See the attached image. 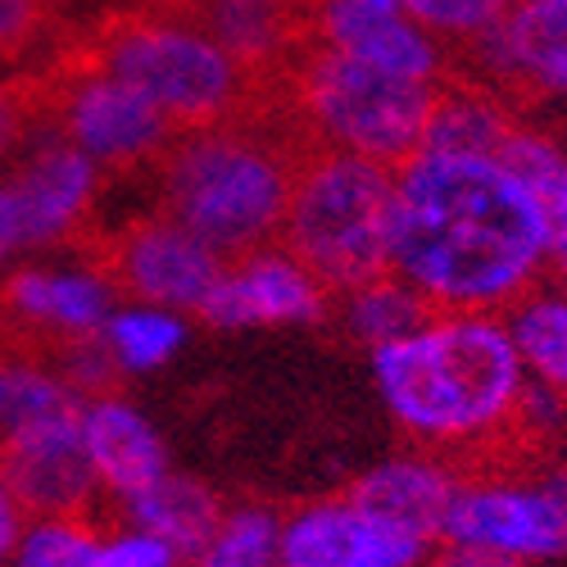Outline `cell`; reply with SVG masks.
<instances>
[{
  "label": "cell",
  "instance_id": "18",
  "mask_svg": "<svg viewBox=\"0 0 567 567\" xmlns=\"http://www.w3.org/2000/svg\"><path fill=\"white\" fill-rule=\"evenodd\" d=\"M78 422H82V445H86L91 472H96V486L110 491L114 499L146 491L168 472L159 432L123 395L114 391L86 395L78 409Z\"/></svg>",
  "mask_w": 567,
  "mask_h": 567
},
{
  "label": "cell",
  "instance_id": "8",
  "mask_svg": "<svg viewBox=\"0 0 567 567\" xmlns=\"http://www.w3.org/2000/svg\"><path fill=\"white\" fill-rule=\"evenodd\" d=\"M60 136L78 146L96 168H136L146 159H159L168 141L182 132L151 96L91 60H78L64 78L45 91Z\"/></svg>",
  "mask_w": 567,
  "mask_h": 567
},
{
  "label": "cell",
  "instance_id": "23",
  "mask_svg": "<svg viewBox=\"0 0 567 567\" xmlns=\"http://www.w3.org/2000/svg\"><path fill=\"white\" fill-rule=\"evenodd\" d=\"M101 341L118 372H155L186 346V322L159 305H132L105 318Z\"/></svg>",
  "mask_w": 567,
  "mask_h": 567
},
{
  "label": "cell",
  "instance_id": "20",
  "mask_svg": "<svg viewBox=\"0 0 567 567\" xmlns=\"http://www.w3.org/2000/svg\"><path fill=\"white\" fill-rule=\"evenodd\" d=\"M123 513H127L132 527L168 540L182 563H192L209 545V536L218 532V523H223V504L214 499V491L200 486V482H192V477H177L173 467L164 472L159 482H151L146 491L127 495L123 499Z\"/></svg>",
  "mask_w": 567,
  "mask_h": 567
},
{
  "label": "cell",
  "instance_id": "3",
  "mask_svg": "<svg viewBox=\"0 0 567 567\" xmlns=\"http://www.w3.org/2000/svg\"><path fill=\"white\" fill-rule=\"evenodd\" d=\"M309 146L287 101L182 127L159 155L164 214L223 259L259 250L281 231Z\"/></svg>",
  "mask_w": 567,
  "mask_h": 567
},
{
  "label": "cell",
  "instance_id": "14",
  "mask_svg": "<svg viewBox=\"0 0 567 567\" xmlns=\"http://www.w3.org/2000/svg\"><path fill=\"white\" fill-rule=\"evenodd\" d=\"M173 10L196 19L268 86H281L313 37V0H173Z\"/></svg>",
  "mask_w": 567,
  "mask_h": 567
},
{
  "label": "cell",
  "instance_id": "30",
  "mask_svg": "<svg viewBox=\"0 0 567 567\" xmlns=\"http://www.w3.org/2000/svg\"><path fill=\"white\" fill-rule=\"evenodd\" d=\"M51 23V0H0V55H23Z\"/></svg>",
  "mask_w": 567,
  "mask_h": 567
},
{
  "label": "cell",
  "instance_id": "9",
  "mask_svg": "<svg viewBox=\"0 0 567 567\" xmlns=\"http://www.w3.org/2000/svg\"><path fill=\"white\" fill-rule=\"evenodd\" d=\"M223 264V255H214L200 236H192L168 214L136 218L96 246V268L118 296L173 313H200Z\"/></svg>",
  "mask_w": 567,
  "mask_h": 567
},
{
  "label": "cell",
  "instance_id": "37",
  "mask_svg": "<svg viewBox=\"0 0 567 567\" xmlns=\"http://www.w3.org/2000/svg\"><path fill=\"white\" fill-rule=\"evenodd\" d=\"M363 6H395V0H363Z\"/></svg>",
  "mask_w": 567,
  "mask_h": 567
},
{
  "label": "cell",
  "instance_id": "1",
  "mask_svg": "<svg viewBox=\"0 0 567 567\" xmlns=\"http://www.w3.org/2000/svg\"><path fill=\"white\" fill-rule=\"evenodd\" d=\"M549 264L545 200L491 155L417 151L395 168L391 272L432 313H495Z\"/></svg>",
  "mask_w": 567,
  "mask_h": 567
},
{
  "label": "cell",
  "instance_id": "27",
  "mask_svg": "<svg viewBox=\"0 0 567 567\" xmlns=\"http://www.w3.org/2000/svg\"><path fill=\"white\" fill-rule=\"evenodd\" d=\"M395 6L422 23L432 37H450V41H472L491 32L517 0H395Z\"/></svg>",
  "mask_w": 567,
  "mask_h": 567
},
{
  "label": "cell",
  "instance_id": "29",
  "mask_svg": "<svg viewBox=\"0 0 567 567\" xmlns=\"http://www.w3.org/2000/svg\"><path fill=\"white\" fill-rule=\"evenodd\" d=\"M101 567H182L177 549L141 527H127L110 540H101Z\"/></svg>",
  "mask_w": 567,
  "mask_h": 567
},
{
  "label": "cell",
  "instance_id": "12",
  "mask_svg": "<svg viewBox=\"0 0 567 567\" xmlns=\"http://www.w3.org/2000/svg\"><path fill=\"white\" fill-rule=\"evenodd\" d=\"M78 409L82 400L0 432V472L32 517H82L101 491L82 445Z\"/></svg>",
  "mask_w": 567,
  "mask_h": 567
},
{
  "label": "cell",
  "instance_id": "17",
  "mask_svg": "<svg viewBox=\"0 0 567 567\" xmlns=\"http://www.w3.org/2000/svg\"><path fill=\"white\" fill-rule=\"evenodd\" d=\"M23 214V241L28 246H60L73 236L96 200L101 168L91 164L69 141H51L28 155V164L6 177Z\"/></svg>",
  "mask_w": 567,
  "mask_h": 567
},
{
  "label": "cell",
  "instance_id": "33",
  "mask_svg": "<svg viewBox=\"0 0 567 567\" xmlns=\"http://www.w3.org/2000/svg\"><path fill=\"white\" fill-rule=\"evenodd\" d=\"M19 250H28V241H23V214H19V200L10 192V182H0V264L14 259Z\"/></svg>",
  "mask_w": 567,
  "mask_h": 567
},
{
  "label": "cell",
  "instance_id": "13",
  "mask_svg": "<svg viewBox=\"0 0 567 567\" xmlns=\"http://www.w3.org/2000/svg\"><path fill=\"white\" fill-rule=\"evenodd\" d=\"M327 296L332 291L287 246H259L223 264L214 291L200 305V318L214 327L318 322L327 318Z\"/></svg>",
  "mask_w": 567,
  "mask_h": 567
},
{
  "label": "cell",
  "instance_id": "36",
  "mask_svg": "<svg viewBox=\"0 0 567 567\" xmlns=\"http://www.w3.org/2000/svg\"><path fill=\"white\" fill-rule=\"evenodd\" d=\"M532 6H567V0H532Z\"/></svg>",
  "mask_w": 567,
  "mask_h": 567
},
{
  "label": "cell",
  "instance_id": "15",
  "mask_svg": "<svg viewBox=\"0 0 567 567\" xmlns=\"http://www.w3.org/2000/svg\"><path fill=\"white\" fill-rule=\"evenodd\" d=\"M313 41L354 55L372 69L400 78L441 82V45L400 6H363V0H313Z\"/></svg>",
  "mask_w": 567,
  "mask_h": 567
},
{
  "label": "cell",
  "instance_id": "11",
  "mask_svg": "<svg viewBox=\"0 0 567 567\" xmlns=\"http://www.w3.org/2000/svg\"><path fill=\"white\" fill-rule=\"evenodd\" d=\"M110 277L86 268H19L0 287V346H19L32 354H51L64 341L101 337L114 313Z\"/></svg>",
  "mask_w": 567,
  "mask_h": 567
},
{
  "label": "cell",
  "instance_id": "28",
  "mask_svg": "<svg viewBox=\"0 0 567 567\" xmlns=\"http://www.w3.org/2000/svg\"><path fill=\"white\" fill-rule=\"evenodd\" d=\"M517 182H527L532 192L545 200V192L558 182V173L567 168V155L554 146L549 136H540V132H532V127H513V136L504 141V151L495 155Z\"/></svg>",
  "mask_w": 567,
  "mask_h": 567
},
{
  "label": "cell",
  "instance_id": "26",
  "mask_svg": "<svg viewBox=\"0 0 567 567\" xmlns=\"http://www.w3.org/2000/svg\"><path fill=\"white\" fill-rule=\"evenodd\" d=\"M10 563L14 567H101V536L86 527V517H32Z\"/></svg>",
  "mask_w": 567,
  "mask_h": 567
},
{
  "label": "cell",
  "instance_id": "31",
  "mask_svg": "<svg viewBox=\"0 0 567 567\" xmlns=\"http://www.w3.org/2000/svg\"><path fill=\"white\" fill-rule=\"evenodd\" d=\"M545 223H549V264L545 268H554L558 281L567 287V168L545 192Z\"/></svg>",
  "mask_w": 567,
  "mask_h": 567
},
{
  "label": "cell",
  "instance_id": "25",
  "mask_svg": "<svg viewBox=\"0 0 567 567\" xmlns=\"http://www.w3.org/2000/svg\"><path fill=\"white\" fill-rule=\"evenodd\" d=\"M281 517L259 504H241L223 513L209 545L192 558V567H277Z\"/></svg>",
  "mask_w": 567,
  "mask_h": 567
},
{
  "label": "cell",
  "instance_id": "2",
  "mask_svg": "<svg viewBox=\"0 0 567 567\" xmlns=\"http://www.w3.org/2000/svg\"><path fill=\"white\" fill-rule=\"evenodd\" d=\"M382 404L400 427L436 450H499L517 436L527 368L495 313H432L372 350Z\"/></svg>",
  "mask_w": 567,
  "mask_h": 567
},
{
  "label": "cell",
  "instance_id": "19",
  "mask_svg": "<svg viewBox=\"0 0 567 567\" xmlns=\"http://www.w3.org/2000/svg\"><path fill=\"white\" fill-rule=\"evenodd\" d=\"M458 486H463V467L432 454H413V458H391L363 472L350 486V499L395 517V523H404L417 536L441 540Z\"/></svg>",
  "mask_w": 567,
  "mask_h": 567
},
{
  "label": "cell",
  "instance_id": "35",
  "mask_svg": "<svg viewBox=\"0 0 567 567\" xmlns=\"http://www.w3.org/2000/svg\"><path fill=\"white\" fill-rule=\"evenodd\" d=\"M23 127V101L14 96V91L0 86V155H6L14 146V136Z\"/></svg>",
  "mask_w": 567,
  "mask_h": 567
},
{
  "label": "cell",
  "instance_id": "7",
  "mask_svg": "<svg viewBox=\"0 0 567 567\" xmlns=\"http://www.w3.org/2000/svg\"><path fill=\"white\" fill-rule=\"evenodd\" d=\"M441 540L477 545L517 563L567 558V467L558 463L536 477L463 472Z\"/></svg>",
  "mask_w": 567,
  "mask_h": 567
},
{
  "label": "cell",
  "instance_id": "24",
  "mask_svg": "<svg viewBox=\"0 0 567 567\" xmlns=\"http://www.w3.org/2000/svg\"><path fill=\"white\" fill-rule=\"evenodd\" d=\"M427 318H432L427 300H422L409 281H400L395 272H382V277L363 281V287L346 291V327L359 341H368L372 350L413 332V327L427 322Z\"/></svg>",
  "mask_w": 567,
  "mask_h": 567
},
{
  "label": "cell",
  "instance_id": "10",
  "mask_svg": "<svg viewBox=\"0 0 567 567\" xmlns=\"http://www.w3.org/2000/svg\"><path fill=\"white\" fill-rule=\"evenodd\" d=\"M432 540L359 499H318L281 517L277 567H422Z\"/></svg>",
  "mask_w": 567,
  "mask_h": 567
},
{
  "label": "cell",
  "instance_id": "21",
  "mask_svg": "<svg viewBox=\"0 0 567 567\" xmlns=\"http://www.w3.org/2000/svg\"><path fill=\"white\" fill-rule=\"evenodd\" d=\"M513 114L491 86H436V101L427 114V136L422 151H450V155H499L504 141L513 136Z\"/></svg>",
  "mask_w": 567,
  "mask_h": 567
},
{
  "label": "cell",
  "instance_id": "16",
  "mask_svg": "<svg viewBox=\"0 0 567 567\" xmlns=\"http://www.w3.org/2000/svg\"><path fill=\"white\" fill-rule=\"evenodd\" d=\"M482 78L513 91L567 96V6H513L491 32L472 37Z\"/></svg>",
  "mask_w": 567,
  "mask_h": 567
},
{
  "label": "cell",
  "instance_id": "32",
  "mask_svg": "<svg viewBox=\"0 0 567 567\" xmlns=\"http://www.w3.org/2000/svg\"><path fill=\"white\" fill-rule=\"evenodd\" d=\"M23 527H28V508H23L19 495L10 491L6 472H0V563H10V554H14L19 536H23Z\"/></svg>",
  "mask_w": 567,
  "mask_h": 567
},
{
  "label": "cell",
  "instance_id": "4",
  "mask_svg": "<svg viewBox=\"0 0 567 567\" xmlns=\"http://www.w3.org/2000/svg\"><path fill=\"white\" fill-rule=\"evenodd\" d=\"M96 69L132 82L151 96L177 127H200L231 114H246L272 101H287L281 86L259 82L241 60L182 10L123 14L82 55Z\"/></svg>",
  "mask_w": 567,
  "mask_h": 567
},
{
  "label": "cell",
  "instance_id": "34",
  "mask_svg": "<svg viewBox=\"0 0 567 567\" xmlns=\"http://www.w3.org/2000/svg\"><path fill=\"white\" fill-rule=\"evenodd\" d=\"M432 567H527V563L504 558V554H491V549H477V545H454V540H445V549L432 558Z\"/></svg>",
  "mask_w": 567,
  "mask_h": 567
},
{
  "label": "cell",
  "instance_id": "22",
  "mask_svg": "<svg viewBox=\"0 0 567 567\" xmlns=\"http://www.w3.org/2000/svg\"><path fill=\"white\" fill-rule=\"evenodd\" d=\"M513 350L527 368V382L567 391V287L563 291H527L508 313Z\"/></svg>",
  "mask_w": 567,
  "mask_h": 567
},
{
  "label": "cell",
  "instance_id": "5",
  "mask_svg": "<svg viewBox=\"0 0 567 567\" xmlns=\"http://www.w3.org/2000/svg\"><path fill=\"white\" fill-rule=\"evenodd\" d=\"M436 86L441 82L372 69L313 37L281 78L287 105L313 146H332L386 168H400L422 151Z\"/></svg>",
  "mask_w": 567,
  "mask_h": 567
},
{
  "label": "cell",
  "instance_id": "6",
  "mask_svg": "<svg viewBox=\"0 0 567 567\" xmlns=\"http://www.w3.org/2000/svg\"><path fill=\"white\" fill-rule=\"evenodd\" d=\"M391 192L395 168L309 146L277 236L327 291L346 296L391 272Z\"/></svg>",
  "mask_w": 567,
  "mask_h": 567
}]
</instances>
